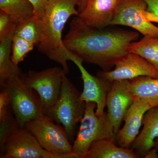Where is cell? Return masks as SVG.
Returning <instances> with one entry per match:
<instances>
[{
	"label": "cell",
	"mask_w": 158,
	"mask_h": 158,
	"mask_svg": "<svg viewBox=\"0 0 158 158\" xmlns=\"http://www.w3.org/2000/svg\"><path fill=\"white\" fill-rule=\"evenodd\" d=\"M147 5V11L158 16V0H144Z\"/></svg>",
	"instance_id": "obj_27"
},
{
	"label": "cell",
	"mask_w": 158,
	"mask_h": 158,
	"mask_svg": "<svg viewBox=\"0 0 158 158\" xmlns=\"http://www.w3.org/2000/svg\"><path fill=\"white\" fill-rule=\"evenodd\" d=\"M18 23L9 15L0 11V41L13 37Z\"/></svg>",
	"instance_id": "obj_24"
},
{
	"label": "cell",
	"mask_w": 158,
	"mask_h": 158,
	"mask_svg": "<svg viewBox=\"0 0 158 158\" xmlns=\"http://www.w3.org/2000/svg\"><path fill=\"white\" fill-rule=\"evenodd\" d=\"M62 67L55 66L41 71L29 70L20 78L39 96L44 115L49 116L59 98L64 77Z\"/></svg>",
	"instance_id": "obj_6"
},
{
	"label": "cell",
	"mask_w": 158,
	"mask_h": 158,
	"mask_svg": "<svg viewBox=\"0 0 158 158\" xmlns=\"http://www.w3.org/2000/svg\"><path fill=\"white\" fill-rule=\"evenodd\" d=\"M142 125V130L131 146L139 158H144L154 147L158 138V106L151 108L145 113Z\"/></svg>",
	"instance_id": "obj_15"
},
{
	"label": "cell",
	"mask_w": 158,
	"mask_h": 158,
	"mask_svg": "<svg viewBox=\"0 0 158 158\" xmlns=\"http://www.w3.org/2000/svg\"><path fill=\"white\" fill-rule=\"evenodd\" d=\"M151 108L144 102L135 100L125 116L124 125L116 134L115 142L118 146L129 148L132 145L140 133L144 114Z\"/></svg>",
	"instance_id": "obj_13"
},
{
	"label": "cell",
	"mask_w": 158,
	"mask_h": 158,
	"mask_svg": "<svg viewBox=\"0 0 158 158\" xmlns=\"http://www.w3.org/2000/svg\"><path fill=\"white\" fill-rule=\"evenodd\" d=\"M145 158H158V152L157 150L153 148L146 154L144 156Z\"/></svg>",
	"instance_id": "obj_28"
},
{
	"label": "cell",
	"mask_w": 158,
	"mask_h": 158,
	"mask_svg": "<svg viewBox=\"0 0 158 158\" xmlns=\"http://www.w3.org/2000/svg\"><path fill=\"white\" fill-rule=\"evenodd\" d=\"M78 4L79 0H48L41 19L42 36L37 49L61 65L66 74L69 72L67 62L70 61L72 53L64 45L62 32L71 16H78L76 8Z\"/></svg>",
	"instance_id": "obj_2"
},
{
	"label": "cell",
	"mask_w": 158,
	"mask_h": 158,
	"mask_svg": "<svg viewBox=\"0 0 158 158\" xmlns=\"http://www.w3.org/2000/svg\"><path fill=\"white\" fill-rule=\"evenodd\" d=\"M81 94L65 75L59 98L49 115L63 127L70 140H73L77 124L85 113L86 102L82 100Z\"/></svg>",
	"instance_id": "obj_5"
},
{
	"label": "cell",
	"mask_w": 158,
	"mask_h": 158,
	"mask_svg": "<svg viewBox=\"0 0 158 158\" xmlns=\"http://www.w3.org/2000/svg\"><path fill=\"white\" fill-rule=\"evenodd\" d=\"M70 61L77 65L81 73L83 81L81 99L85 102H91L96 104L97 115L101 116L104 113L106 107L107 98L112 82L89 73L83 65L81 59L73 54L72 53Z\"/></svg>",
	"instance_id": "obj_11"
},
{
	"label": "cell",
	"mask_w": 158,
	"mask_h": 158,
	"mask_svg": "<svg viewBox=\"0 0 158 158\" xmlns=\"http://www.w3.org/2000/svg\"><path fill=\"white\" fill-rule=\"evenodd\" d=\"M147 10L144 0H120L110 26H127L144 36L158 37V27L145 17Z\"/></svg>",
	"instance_id": "obj_9"
},
{
	"label": "cell",
	"mask_w": 158,
	"mask_h": 158,
	"mask_svg": "<svg viewBox=\"0 0 158 158\" xmlns=\"http://www.w3.org/2000/svg\"><path fill=\"white\" fill-rule=\"evenodd\" d=\"M87 2H88V0H79L78 6L77 8L79 14L82 12V11L85 9Z\"/></svg>",
	"instance_id": "obj_29"
},
{
	"label": "cell",
	"mask_w": 158,
	"mask_h": 158,
	"mask_svg": "<svg viewBox=\"0 0 158 158\" xmlns=\"http://www.w3.org/2000/svg\"><path fill=\"white\" fill-rule=\"evenodd\" d=\"M135 99L130 88L129 80L112 82L107 98V113L116 135L128 110Z\"/></svg>",
	"instance_id": "obj_12"
},
{
	"label": "cell",
	"mask_w": 158,
	"mask_h": 158,
	"mask_svg": "<svg viewBox=\"0 0 158 158\" xmlns=\"http://www.w3.org/2000/svg\"><path fill=\"white\" fill-rule=\"evenodd\" d=\"M0 9L9 15L18 23L34 15V6L29 0H0Z\"/></svg>",
	"instance_id": "obj_20"
},
{
	"label": "cell",
	"mask_w": 158,
	"mask_h": 158,
	"mask_svg": "<svg viewBox=\"0 0 158 158\" xmlns=\"http://www.w3.org/2000/svg\"><path fill=\"white\" fill-rule=\"evenodd\" d=\"M20 77L11 78L1 87L8 90L11 111L20 127H24L28 122L44 114L38 94L23 83Z\"/></svg>",
	"instance_id": "obj_7"
},
{
	"label": "cell",
	"mask_w": 158,
	"mask_h": 158,
	"mask_svg": "<svg viewBox=\"0 0 158 158\" xmlns=\"http://www.w3.org/2000/svg\"><path fill=\"white\" fill-rule=\"evenodd\" d=\"M34 7V15L42 19L48 0H29Z\"/></svg>",
	"instance_id": "obj_26"
},
{
	"label": "cell",
	"mask_w": 158,
	"mask_h": 158,
	"mask_svg": "<svg viewBox=\"0 0 158 158\" xmlns=\"http://www.w3.org/2000/svg\"><path fill=\"white\" fill-rule=\"evenodd\" d=\"M14 35L19 36L35 45H37L42 38V20L34 15L30 19L18 23Z\"/></svg>",
	"instance_id": "obj_21"
},
{
	"label": "cell",
	"mask_w": 158,
	"mask_h": 158,
	"mask_svg": "<svg viewBox=\"0 0 158 158\" xmlns=\"http://www.w3.org/2000/svg\"><path fill=\"white\" fill-rule=\"evenodd\" d=\"M96 104L86 102L85 113L76 138L74 141L73 150L77 158H85L90 145L94 141L103 139L115 141L116 134L107 113L99 116L96 113Z\"/></svg>",
	"instance_id": "obj_3"
},
{
	"label": "cell",
	"mask_w": 158,
	"mask_h": 158,
	"mask_svg": "<svg viewBox=\"0 0 158 158\" xmlns=\"http://www.w3.org/2000/svg\"><path fill=\"white\" fill-rule=\"evenodd\" d=\"M35 45L17 35H13L11 41V56L12 61L18 65L23 62L27 54L33 50Z\"/></svg>",
	"instance_id": "obj_22"
},
{
	"label": "cell",
	"mask_w": 158,
	"mask_h": 158,
	"mask_svg": "<svg viewBox=\"0 0 158 158\" xmlns=\"http://www.w3.org/2000/svg\"><path fill=\"white\" fill-rule=\"evenodd\" d=\"M120 0H88L78 16L86 24L96 27L111 25Z\"/></svg>",
	"instance_id": "obj_14"
},
{
	"label": "cell",
	"mask_w": 158,
	"mask_h": 158,
	"mask_svg": "<svg viewBox=\"0 0 158 158\" xmlns=\"http://www.w3.org/2000/svg\"><path fill=\"white\" fill-rule=\"evenodd\" d=\"M154 147L157 150L158 152V138L156 139L154 145Z\"/></svg>",
	"instance_id": "obj_30"
},
{
	"label": "cell",
	"mask_w": 158,
	"mask_h": 158,
	"mask_svg": "<svg viewBox=\"0 0 158 158\" xmlns=\"http://www.w3.org/2000/svg\"><path fill=\"white\" fill-rule=\"evenodd\" d=\"M55 123L50 116L44 115L28 122L24 127L33 134L41 147L49 152L60 158H77L65 129Z\"/></svg>",
	"instance_id": "obj_4"
},
{
	"label": "cell",
	"mask_w": 158,
	"mask_h": 158,
	"mask_svg": "<svg viewBox=\"0 0 158 158\" xmlns=\"http://www.w3.org/2000/svg\"><path fill=\"white\" fill-rule=\"evenodd\" d=\"M127 49L129 52L144 58L158 70V37L144 36L138 42L131 43Z\"/></svg>",
	"instance_id": "obj_19"
},
{
	"label": "cell",
	"mask_w": 158,
	"mask_h": 158,
	"mask_svg": "<svg viewBox=\"0 0 158 158\" xmlns=\"http://www.w3.org/2000/svg\"><path fill=\"white\" fill-rule=\"evenodd\" d=\"M1 158H60L44 149L25 127H18L0 148Z\"/></svg>",
	"instance_id": "obj_8"
},
{
	"label": "cell",
	"mask_w": 158,
	"mask_h": 158,
	"mask_svg": "<svg viewBox=\"0 0 158 158\" xmlns=\"http://www.w3.org/2000/svg\"><path fill=\"white\" fill-rule=\"evenodd\" d=\"M13 37L0 41V86L9 79L22 74L18 65L11 59V41Z\"/></svg>",
	"instance_id": "obj_18"
},
{
	"label": "cell",
	"mask_w": 158,
	"mask_h": 158,
	"mask_svg": "<svg viewBox=\"0 0 158 158\" xmlns=\"http://www.w3.org/2000/svg\"><path fill=\"white\" fill-rule=\"evenodd\" d=\"M10 100L8 90L4 87H1L0 92V117L4 116L9 111Z\"/></svg>",
	"instance_id": "obj_25"
},
{
	"label": "cell",
	"mask_w": 158,
	"mask_h": 158,
	"mask_svg": "<svg viewBox=\"0 0 158 158\" xmlns=\"http://www.w3.org/2000/svg\"><path fill=\"white\" fill-rule=\"evenodd\" d=\"M113 139H103L93 142L85 158H139L132 149L117 146Z\"/></svg>",
	"instance_id": "obj_16"
},
{
	"label": "cell",
	"mask_w": 158,
	"mask_h": 158,
	"mask_svg": "<svg viewBox=\"0 0 158 158\" xmlns=\"http://www.w3.org/2000/svg\"><path fill=\"white\" fill-rule=\"evenodd\" d=\"M105 28L88 25L77 16L70 23L64 45L83 62L109 71L129 53L128 47L138 39L139 33Z\"/></svg>",
	"instance_id": "obj_1"
},
{
	"label": "cell",
	"mask_w": 158,
	"mask_h": 158,
	"mask_svg": "<svg viewBox=\"0 0 158 158\" xmlns=\"http://www.w3.org/2000/svg\"><path fill=\"white\" fill-rule=\"evenodd\" d=\"M113 70L99 72L97 76L110 82L131 80L145 76L158 78V70L137 54L129 52L115 65Z\"/></svg>",
	"instance_id": "obj_10"
},
{
	"label": "cell",
	"mask_w": 158,
	"mask_h": 158,
	"mask_svg": "<svg viewBox=\"0 0 158 158\" xmlns=\"http://www.w3.org/2000/svg\"><path fill=\"white\" fill-rule=\"evenodd\" d=\"M19 127L14 114L9 110L0 117V148L2 147L8 136Z\"/></svg>",
	"instance_id": "obj_23"
},
{
	"label": "cell",
	"mask_w": 158,
	"mask_h": 158,
	"mask_svg": "<svg viewBox=\"0 0 158 158\" xmlns=\"http://www.w3.org/2000/svg\"><path fill=\"white\" fill-rule=\"evenodd\" d=\"M129 81L130 89L135 99L152 108L158 106V78L142 76Z\"/></svg>",
	"instance_id": "obj_17"
}]
</instances>
